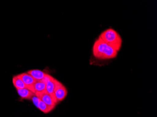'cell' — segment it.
I'll use <instances>...</instances> for the list:
<instances>
[{"label": "cell", "instance_id": "obj_6", "mask_svg": "<svg viewBox=\"0 0 157 117\" xmlns=\"http://www.w3.org/2000/svg\"><path fill=\"white\" fill-rule=\"evenodd\" d=\"M55 81L56 79H55L54 77L52 76L51 79L47 82L46 90L48 94H50L52 97L54 99L56 103H58V101L56 98L54 94L55 88Z\"/></svg>", "mask_w": 157, "mask_h": 117}, {"label": "cell", "instance_id": "obj_8", "mask_svg": "<svg viewBox=\"0 0 157 117\" xmlns=\"http://www.w3.org/2000/svg\"><path fill=\"white\" fill-rule=\"evenodd\" d=\"M18 95L22 98L23 99H31L35 93H33L31 90H28L27 88L17 90Z\"/></svg>", "mask_w": 157, "mask_h": 117}, {"label": "cell", "instance_id": "obj_12", "mask_svg": "<svg viewBox=\"0 0 157 117\" xmlns=\"http://www.w3.org/2000/svg\"><path fill=\"white\" fill-rule=\"evenodd\" d=\"M31 99L32 100L33 104L35 105V106H36L37 108H38L39 98L36 96V95H35V94H34L33 96L32 97V98H31Z\"/></svg>", "mask_w": 157, "mask_h": 117}, {"label": "cell", "instance_id": "obj_3", "mask_svg": "<svg viewBox=\"0 0 157 117\" xmlns=\"http://www.w3.org/2000/svg\"><path fill=\"white\" fill-rule=\"evenodd\" d=\"M67 90L65 86L56 79L54 94L58 103L63 101L67 95Z\"/></svg>", "mask_w": 157, "mask_h": 117}, {"label": "cell", "instance_id": "obj_7", "mask_svg": "<svg viewBox=\"0 0 157 117\" xmlns=\"http://www.w3.org/2000/svg\"><path fill=\"white\" fill-rule=\"evenodd\" d=\"M46 84L42 82L40 80H36V81L33 85L31 90L34 93L42 92L46 90Z\"/></svg>", "mask_w": 157, "mask_h": 117}, {"label": "cell", "instance_id": "obj_10", "mask_svg": "<svg viewBox=\"0 0 157 117\" xmlns=\"http://www.w3.org/2000/svg\"><path fill=\"white\" fill-rule=\"evenodd\" d=\"M12 83L17 90L26 88V85L24 82L17 76V75L14 76L12 78Z\"/></svg>", "mask_w": 157, "mask_h": 117}, {"label": "cell", "instance_id": "obj_2", "mask_svg": "<svg viewBox=\"0 0 157 117\" xmlns=\"http://www.w3.org/2000/svg\"><path fill=\"white\" fill-rule=\"evenodd\" d=\"M107 44L119 52L121 48L122 39L117 31L112 28L104 31L99 36Z\"/></svg>", "mask_w": 157, "mask_h": 117}, {"label": "cell", "instance_id": "obj_11", "mask_svg": "<svg viewBox=\"0 0 157 117\" xmlns=\"http://www.w3.org/2000/svg\"><path fill=\"white\" fill-rule=\"evenodd\" d=\"M55 107L53 106H49L48 104H46L43 101L40 100L39 99V102L38 109L40 111L44 112V113L47 114L49 113L51 111L54 109Z\"/></svg>", "mask_w": 157, "mask_h": 117}, {"label": "cell", "instance_id": "obj_5", "mask_svg": "<svg viewBox=\"0 0 157 117\" xmlns=\"http://www.w3.org/2000/svg\"><path fill=\"white\" fill-rule=\"evenodd\" d=\"M17 76L24 82L25 84L26 85V88L30 90L33 85L35 83V82L36 81V80H35L31 75L28 74L27 72L21 73L18 75Z\"/></svg>", "mask_w": 157, "mask_h": 117}, {"label": "cell", "instance_id": "obj_1", "mask_svg": "<svg viewBox=\"0 0 157 117\" xmlns=\"http://www.w3.org/2000/svg\"><path fill=\"white\" fill-rule=\"evenodd\" d=\"M92 52L94 57L100 60L113 59L117 57L118 52L99 37L94 42Z\"/></svg>", "mask_w": 157, "mask_h": 117}, {"label": "cell", "instance_id": "obj_9", "mask_svg": "<svg viewBox=\"0 0 157 117\" xmlns=\"http://www.w3.org/2000/svg\"><path fill=\"white\" fill-rule=\"evenodd\" d=\"M27 73L31 75L36 80H41L46 75V73L43 71L36 69L29 70Z\"/></svg>", "mask_w": 157, "mask_h": 117}, {"label": "cell", "instance_id": "obj_4", "mask_svg": "<svg viewBox=\"0 0 157 117\" xmlns=\"http://www.w3.org/2000/svg\"><path fill=\"white\" fill-rule=\"evenodd\" d=\"M36 96L46 104L51 106L55 107L56 103L50 94H48L46 90L42 92H36L35 93Z\"/></svg>", "mask_w": 157, "mask_h": 117}]
</instances>
